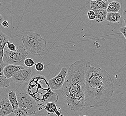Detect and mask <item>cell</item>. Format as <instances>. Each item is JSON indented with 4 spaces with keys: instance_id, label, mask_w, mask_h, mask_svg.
I'll return each mask as SVG.
<instances>
[{
    "instance_id": "20",
    "label": "cell",
    "mask_w": 126,
    "mask_h": 116,
    "mask_svg": "<svg viewBox=\"0 0 126 116\" xmlns=\"http://www.w3.org/2000/svg\"><path fill=\"white\" fill-rule=\"evenodd\" d=\"M24 64L27 67L32 68L35 64V63L32 58H26L24 61Z\"/></svg>"
},
{
    "instance_id": "17",
    "label": "cell",
    "mask_w": 126,
    "mask_h": 116,
    "mask_svg": "<svg viewBox=\"0 0 126 116\" xmlns=\"http://www.w3.org/2000/svg\"><path fill=\"white\" fill-rule=\"evenodd\" d=\"M121 5L120 3L116 1H112L109 3L107 10V13L119 12L121 9Z\"/></svg>"
},
{
    "instance_id": "4",
    "label": "cell",
    "mask_w": 126,
    "mask_h": 116,
    "mask_svg": "<svg viewBox=\"0 0 126 116\" xmlns=\"http://www.w3.org/2000/svg\"><path fill=\"white\" fill-rule=\"evenodd\" d=\"M22 40L25 49L34 55L41 53L47 45L46 40L35 32H27L22 37Z\"/></svg>"
},
{
    "instance_id": "29",
    "label": "cell",
    "mask_w": 126,
    "mask_h": 116,
    "mask_svg": "<svg viewBox=\"0 0 126 116\" xmlns=\"http://www.w3.org/2000/svg\"><path fill=\"white\" fill-rule=\"evenodd\" d=\"M110 1H115V0H110Z\"/></svg>"
},
{
    "instance_id": "22",
    "label": "cell",
    "mask_w": 126,
    "mask_h": 116,
    "mask_svg": "<svg viewBox=\"0 0 126 116\" xmlns=\"http://www.w3.org/2000/svg\"><path fill=\"white\" fill-rule=\"evenodd\" d=\"M6 46H7V47L10 51H15L16 50V46L15 44L10 43V42L8 41Z\"/></svg>"
},
{
    "instance_id": "5",
    "label": "cell",
    "mask_w": 126,
    "mask_h": 116,
    "mask_svg": "<svg viewBox=\"0 0 126 116\" xmlns=\"http://www.w3.org/2000/svg\"><path fill=\"white\" fill-rule=\"evenodd\" d=\"M28 55V51L25 49L23 46H18L17 50L13 51L8 50L7 46H5L3 56V63L5 65L14 64L22 66Z\"/></svg>"
},
{
    "instance_id": "8",
    "label": "cell",
    "mask_w": 126,
    "mask_h": 116,
    "mask_svg": "<svg viewBox=\"0 0 126 116\" xmlns=\"http://www.w3.org/2000/svg\"><path fill=\"white\" fill-rule=\"evenodd\" d=\"M32 73L33 69L31 68L22 69L17 72L12 77V79L15 82L22 84L31 80Z\"/></svg>"
},
{
    "instance_id": "1",
    "label": "cell",
    "mask_w": 126,
    "mask_h": 116,
    "mask_svg": "<svg viewBox=\"0 0 126 116\" xmlns=\"http://www.w3.org/2000/svg\"><path fill=\"white\" fill-rule=\"evenodd\" d=\"M91 66L90 61L81 58L73 63L68 70L61 92L68 107L75 113L84 110L85 107V75Z\"/></svg>"
},
{
    "instance_id": "30",
    "label": "cell",
    "mask_w": 126,
    "mask_h": 116,
    "mask_svg": "<svg viewBox=\"0 0 126 116\" xmlns=\"http://www.w3.org/2000/svg\"><path fill=\"white\" fill-rule=\"evenodd\" d=\"M94 0H91V1H94Z\"/></svg>"
},
{
    "instance_id": "28",
    "label": "cell",
    "mask_w": 126,
    "mask_h": 116,
    "mask_svg": "<svg viewBox=\"0 0 126 116\" xmlns=\"http://www.w3.org/2000/svg\"><path fill=\"white\" fill-rule=\"evenodd\" d=\"M102 0L105 1H109V0Z\"/></svg>"
},
{
    "instance_id": "21",
    "label": "cell",
    "mask_w": 126,
    "mask_h": 116,
    "mask_svg": "<svg viewBox=\"0 0 126 116\" xmlns=\"http://www.w3.org/2000/svg\"><path fill=\"white\" fill-rule=\"evenodd\" d=\"M44 68H45L44 65L43 63H41V62L37 63H35V70L39 72H40L44 71Z\"/></svg>"
},
{
    "instance_id": "3",
    "label": "cell",
    "mask_w": 126,
    "mask_h": 116,
    "mask_svg": "<svg viewBox=\"0 0 126 116\" xmlns=\"http://www.w3.org/2000/svg\"><path fill=\"white\" fill-rule=\"evenodd\" d=\"M27 90L28 94L39 102H56L58 100V95L51 89L47 80L44 75H37L32 78Z\"/></svg>"
},
{
    "instance_id": "12",
    "label": "cell",
    "mask_w": 126,
    "mask_h": 116,
    "mask_svg": "<svg viewBox=\"0 0 126 116\" xmlns=\"http://www.w3.org/2000/svg\"><path fill=\"white\" fill-rule=\"evenodd\" d=\"M8 41H9V37L0 31V63H3L4 49Z\"/></svg>"
},
{
    "instance_id": "19",
    "label": "cell",
    "mask_w": 126,
    "mask_h": 116,
    "mask_svg": "<svg viewBox=\"0 0 126 116\" xmlns=\"http://www.w3.org/2000/svg\"><path fill=\"white\" fill-rule=\"evenodd\" d=\"M14 114L16 116H27L34 115L31 110L29 109L18 107L17 109L14 110Z\"/></svg>"
},
{
    "instance_id": "18",
    "label": "cell",
    "mask_w": 126,
    "mask_h": 116,
    "mask_svg": "<svg viewBox=\"0 0 126 116\" xmlns=\"http://www.w3.org/2000/svg\"><path fill=\"white\" fill-rule=\"evenodd\" d=\"M121 14L119 12L107 13L106 20L112 23L119 22L121 19Z\"/></svg>"
},
{
    "instance_id": "10",
    "label": "cell",
    "mask_w": 126,
    "mask_h": 116,
    "mask_svg": "<svg viewBox=\"0 0 126 116\" xmlns=\"http://www.w3.org/2000/svg\"><path fill=\"white\" fill-rule=\"evenodd\" d=\"M25 68L22 66L17 65L14 64H8L5 66L3 68V73L7 79L12 78L17 72L20 70Z\"/></svg>"
},
{
    "instance_id": "27",
    "label": "cell",
    "mask_w": 126,
    "mask_h": 116,
    "mask_svg": "<svg viewBox=\"0 0 126 116\" xmlns=\"http://www.w3.org/2000/svg\"><path fill=\"white\" fill-rule=\"evenodd\" d=\"M1 5V3L0 2V7ZM3 20H4L3 17L0 14V27H2V26H1V22H2Z\"/></svg>"
},
{
    "instance_id": "26",
    "label": "cell",
    "mask_w": 126,
    "mask_h": 116,
    "mask_svg": "<svg viewBox=\"0 0 126 116\" xmlns=\"http://www.w3.org/2000/svg\"><path fill=\"white\" fill-rule=\"evenodd\" d=\"M123 19H124V22L125 23V26L126 27V9H124L123 12Z\"/></svg>"
},
{
    "instance_id": "2",
    "label": "cell",
    "mask_w": 126,
    "mask_h": 116,
    "mask_svg": "<svg viewBox=\"0 0 126 116\" xmlns=\"http://www.w3.org/2000/svg\"><path fill=\"white\" fill-rule=\"evenodd\" d=\"M114 90L111 75L101 68L90 66L85 75V107L97 109L105 106L111 99Z\"/></svg>"
},
{
    "instance_id": "6",
    "label": "cell",
    "mask_w": 126,
    "mask_h": 116,
    "mask_svg": "<svg viewBox=\"0 0 126 116\" xmlns=\"http://www.w3.org/2000/svg\"><path fill=\"white\" fill-rule=\"evenodd\" d=\"M17 96L19 107L29 109L34 115H35L37 109L36 101L30 95L25 93H18Z\"/></svg>"
},
{
    "instance_id": "14",
    "label": "cell",
    "mask_w": 126,
    "mask_h": 116,
    "mask_svg": "<svg viewBox=\"0 0 126 116\" xmlns=\"http://www.w3.org/2000/svg\"><path fill=\"white\" fill-rule=\"evenodd\" d=\"M108 4V1H105L102 0H96L90 1V7L92 9L106 10Z\"/></svg>"
},
{
    "instance_id": "9",
    "label": "cell",
    "mask_w": 126,
    "mask_h": 116,
    "mask_svg": "<svg viewBox=\"0 0 126 116\" xmlns=\"http://www.w3.org/2000/svg\"><path fill=\"white\" fill-rule=\"evenodd\" d=\"M11 104L6 97L3 98L0 101V116H7L13 113Z\"/></svg>"
},
{
    "instance_id": "15",
    "label": "cell",
    "mask_w": 126,
    "mask_h": 116,
    "mask_svg": "<svg viewBox=\"0 0 126 116\" xmlns=\"http://www.w3.org/2000/svg\"><path fill=\"white\" fill-rule=\"evenodd\" d=\"M92 10L96 15L95 20L97 23L104 22L106 20L107 14V10L102 9H92Z\"/></svg>"
},
{
    "instance_id": "16",
    "label": "cell",
    "mask_w": 126,
    "mask_h": 116,
    "mask_svg": "<svg viewBox=\"0 0 126 116\" xmlns=\"http://www.w3.org/2000/svg\"><path fill=\"white\" fill-rule=\"evenodd\" d=\"M8 99L10 101L13 110H15L19 107L16 92L12 90H10L8 93Z\"/></svg>"
},
{
    "instance_id": "7",
    "label": "cell",
    "mask_w": 126,
    "mask_h": 116,
    "mask_svg": "<svg viewBox=\"0 0 126 116\" xmlns=\"http://www.w3.org/2000/svg\"><path fill=\"white\" fill-rule=\"evenodd\" d=\"M68 70L65 67H63L58 75L48 80L49 85L52 91L60 89L62 88L65 81Z\"/></svg>"
},
{
    "instance_id": "11",
    "label": "cell",
    "mask_w": 126,
    "mask_h": 116,
    "mask_svg": "<svg viewBox=\"0 0 126 116\" xmlns=\"http://www.w3.org/2000/svg\"><path fill=\"white\" fill-rule=\"evenodd\" d=\"M39 105L42 106V107L39 108V109H44L48 114H55L58 116H63L59 111V109L55 102H48L46 103V105L42 104H39Z\"/></svg>"
},
{
    "instance_id": "13",
    "label": "cell",
    "mask_w": 126,
    "mask_h": 116,
    "mask_svg": "<svg viewBox=\"0 0 126 116\" xmlns=\"http://www.w3.org/2000/svg\"><path fill=\"white\" fill-rule=\"evenodd\" d=\"M5 65L4 63H0V88H6L9 87L11 80L7 79L3 73V68Z\"/></svg>"
},
{
    "instance_id": "25",
    "label": "cell",
    "mask_w": 126,
    "mask_h": 116,
    "mask_svg": "<svg viewBox=\"0 0 126 116\" xmlns=\"http://www.w3.org/2000/svg\"><path fill=\"white\" fill-rule=\"evenodd\" d=\"M1 26L3 27L4 28H8L9 27L10 24H9V23L7 21L4 20L2 22H1Z\"/></svg>"
},
{
    "instance_id": "23",
    "label": "cell",
    "mask_w": 126,
    "mask_h": 116,
    "mask_svg": "<svg viewBox=\"0 0 126 116\" xmlns=\"http://www.w3.org/2000/svg\"><path fill=\"white\" fill-rule=\"evenodd\" d=\"M87 16L88 18L91 20H94L95 19L96 17V15L95 14L94 12L92 10H90L87 13Z\"/></svg>"
},
{
    "instance_id": "24",
    "label": "cell",
    "mask_w": 126,
    "mask_h": 116,
    "mask_svg": "<svg viewBox=\"0 0 126 116\" xmlns=\"http://www.w3.org/2000/svg\"><path fill=\"white\" fill-rule=\"evenodd\" d=\"M119 31L123 34L124 37L126 39V27H122L119 29Z\"/></svg>"
}]
</instances>
